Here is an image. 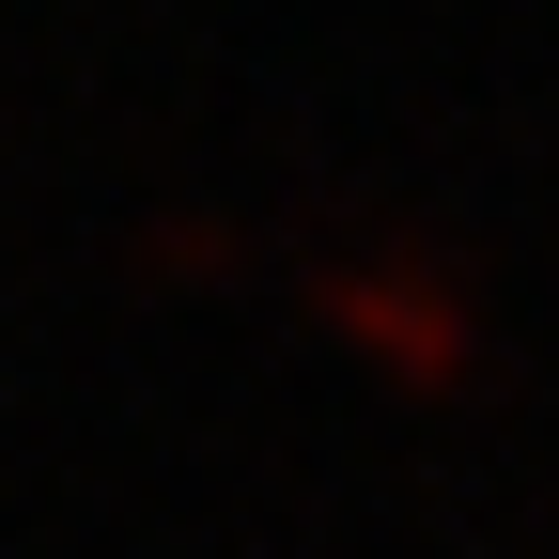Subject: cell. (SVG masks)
Returning <instances> with one entry per match:
<instances>
[{
    "label": "cell",
    "mask_w": 559,
    "mask_h": 559,
    "mask_svg": "<svg viewBox=\"0 0 559 559\" xmlns=\"http://www.w3.org/2000/svg\"><path fill=\"white\" fill-rule=\"evenodd\" d=\"M296 311L389 404H481L498 389V311H481V280L436 234H326V249H296Z\"/></svg>",
    "instance_id": "6da1fadb"
}]
</instances>
